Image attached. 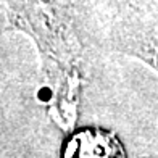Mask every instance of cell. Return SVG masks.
<instances>
[{
    "mask_svg": "<svg viewBox=\"0 0 158 158\" xmlns=\"http://www.w3.org/2000/svg\"><path fill=\"white\" fill-rule=\"evenodd\" d=\"M63 158H124V150L111 132L87 127L73 134Z\"/></svg>",
    "mask_w": 158,
    "mask_h": 158,
    "instance_id": "obj_1",
    "label": "cell"
}]
</instances>
